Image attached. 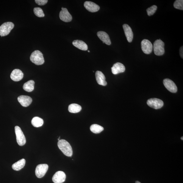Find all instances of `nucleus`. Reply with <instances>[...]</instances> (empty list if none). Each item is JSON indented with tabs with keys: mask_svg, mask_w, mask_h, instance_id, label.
Here are the masks:
<instances>
[{
	"mask_svg": "<svg viewBox=\"0 0 183 183\" xmlns=\"http://www.w3.org/2000/svg\"><path fill=\"white\" fill-rule=\"evenodd\" d=\"M58 146L64 154L68 157H71L73 155V150L70 143L64 140H60L58 143Z\"/></svg>",
	"mask_w": 183,
	"mask_h": 183,
	"instance_id": "1",
	"label": "nucleus"
},
{
	"mask_svg": "<svg viewBox=\"0 0 183 183\" xmlns=\"http://www.w3.org/2000/svg\"><path fill=\"white\" fill-rule=\"evenodd\" d=\"M30 59L36 65H42L45 62L43 54L40 51L35 50L30 55Z\"/></svg>",
	"mask_w": 183,
	"mask_h": 183,
	"instance_id": "2",
	"label": "nucleus"
},
{
	"mask_svg": "<svg viewBox=\"0 0 183 183\" xmlns=\"http://www.w3.org/2000/svg\"><path fill=\"white\" fill-rule=\"evenodd\" d=\"M165 43L161 40H157L154 43L153 48L154 54L157 56H162L165 52Z\"/></svg>",
	"mask_w": 183,
	"mask_h": 183,
	"instance_id": "3",
	"label": "nucleus"
},
{
	"mask_svg": "<svg viewBox=\"0 0 183 183\" xmlns=\"http://www.w3.org/2000/svg\"><path fill=\"white\" fill-rule=\"evenodd\" d=\"M14 27V24L12 22H8L2 24L0 26V36L2 37L8 35Z\"/></svg>",
	"mask_w": 183,
	"mask_h": 183,
	"instance_id": "4",
	"label": "nucleus"
},
{
	"mask_svg": "<svg viewBox=\"0 0 183 183\" xmlns=\"http://www.w3.org/2000/svg\"><path fill=\"white\" fill-rule=\"evenodd\" d=\"M15 131L16 137L17 142L20 146H23L26 142L25 137L20 127L18 126L15 127Z\"/></svg>",
	"mask_w": 183,
	"mask_h": 183,
	"instance_id": "5",
	"label": "nucleus"
},
{
	"mask_svg": "<svg viewBox=\"0 0 183 183\" xmlns=\"http://www.w3.org/2000/svg\"><path fill=\"white\" fill-rule=\"evenodd\" d=\"M48 165L46 164L38 165L35 169V174L38 178H42L45 176L48 169Z\"/></svg>",
	"mask_w": 183,
	"mask_h": 183,
	"instance_id": "6",
	"label": "nucleus"
},
{
	"mask_svg": "<svg viewBox=\"0 0 183 183\" xmlns=\"http://www.w3.org/2000/svg\"><path fill=\"white\" fill-rule=\"evenodd\" d=\"M147 104L149 107L155 109H160L164 104L163 101L161 100L156 98L148 99L147 101Z\"/></svg>",
	"mask_w": 183,
	"mask_h": 183,
	"instance_id": "7",
	"label": "nucleus"
},
{
	"mask_svg": "<svg viewBox=\"0 0 183 183\" xmlns=\"http://www.w3.org/2000/svg\"><path fill=\"white\" fill-rule=\"evenodd\" d=\"M141 47L144 53L146 54L151 53L153 49V46L151 43L146 39H144L141 41Z\"/></svg>",
	"mask_w": 183,
	"mask_h": 183,
	"instance_id": "8",
	"label": "nucleus"
},
{
	"mask_svg": "<svg viewBox=\"0 0 183 183\" xmlns=\"http://www.w3.org/2000/svg\"><path fill=\"white\" fill-rule=\"evenodd\" d=\"M163 84L167 89L173 93H176L177 91V88L175 83L170 79H166L163 80Z\"/></svg>",
	"mask_w": 183,
	"mask_h": 183,
	"instance_id": "9",
	"label": "nucleus"
},
{
	"mask_svg": "<svg viewBox=\"0 0 183 183\" xmlns=\"http://www.w3.org/2000/svg\"><path fill=\"white\" fill-rule=\"evenodd\" d=\"M62 11L59 13V18L61 20L65 22H69L72 21V17L66 8H62Z\"/></svg>",
	"mask_w": 183,
	"mask_h": 183,
	"instance_id": "10",
	"label": "nucleus"
},
{
	"mask_svg": "<svg viewBox=\"0 0 183 183\" xmlns=\"http://www.w3.org/2000/svg\"><path fill=\"white\" fill-rule=\"evenodd\" d=\"M66 175L63 172H56L52 177V181L55 183H62L65 181Z\"/></svg>",
	"mask_w": 183,
	"mask_h": 183,
	"instance_id": "11",
	"label": "nucleus"
},
{
	"mask_svg": "<svg viewBox=\"0 0 183 183\" xmlns=\"http://www.w3.org/2000/svg\"><path fill=\"white\" fill-rule=\"evenodd\" d=\"M24 77V74L21 70L18 69L14 70L11 74L10 77L13 81L18 82L20 81Z\"/></svg>",
	"mask_w": 183,
	"mask_h": 183,
	"instance_id": "12",
	"label": "nucleus"
},
{
	"mask_svg": "<svg viewBox=\"0 0 183 183\" xmlns=\"http://www.w3.org/2000/svg\"><path fill=\"white\" fill-rule=\"evenodd\" d=\"M18 101L24 107H27L30 106L32 101V98L30 96L21 95L18 98Z\"/></svg>",
	"mask_w": 183,
	"mask_h": 183,
	"instance_id": "13",
	"label": "nucleus"
},
{
	"mask_svg": "<svg viewBox=\"0 0 183 183\" xmlns=\"http://www.w3.org/2000/svg\"><path fill=\"white\" fill-rule=\"evenodd\" d=\"M84 5L85 9L91 12H98L100 8L98 5L91 2H85Z\"/></svg>",
	"mask_w": 183,
	"mask_h": 183,
	"instance_id": "14",
	"label": "nucleus"
},
{
	"mask_svg": "<svg viewBox=\"0 0 183 183\" xmlns=\"http://www.w3.org/2000/svg\"><path fill=\"white\" fill-rule=\"evenodd\" d=\"M125 70V66L123 64L120 63H115L111 68L112 73L114 75L123 73Z\"/></svg>",
	"mask_w": 183,
	"mask_h": 183,
	"instance_id": "15",
	"label": "nucleus"
},
{
	"mask_svg": "<svg viewBox=\"0 0 183 183\" xmlns=\"http://www.w3.org/2000/svg\"><path fill=\"white\" fill-rule=\"evenodd\" d=\"M123 27L127 41L129 43H131L133 38V33L131 27L126 24L123 25Z\"/></svg>",
	"mask_w": 183,
	"mask_h": 183,
	"instance_id": "16",
	"label": "nucleus"
},
{
	"mask_svg": "<svg viewBox=\"0 0 183 183\" xmlns=\"http://www.w3.org/2000/svg\"><path fill=\"white\" fill-rule=\"evenodd\" d=\"M96 81L99 85L106 86L107 83L106 81V77L101 72L97 71L95 73Z\"/></svg>",
	"mask_w": 183,
	"mask_h": 183,
	"instance_id": "17",
	"label": "nucleus"
},
{
	"mask_svg": "<svg viewBox=\"0 0 183 183\" xmlns=\"http://www.w3.org/2000/svg\"><path fill=\"white\" fill-rule=\"evenodd\" d=\"M98 37L103 43L110 45L111 43L109 35L107 33L104 31H99L97 33Z\"/></svg>",
	"mask_w": 183,
	"mask_h": 183,
	"instance_id": "18",
	"label": "nucleus"
},
{
	"mask_svg": "<svg viewBox=\"0 0 183 183\" xmlns=\"http://www.w3.org/2000/svg\"><path fill=\"white\" fill-rule=\"evenodd\" d=\"M72 44L76 48L82 50L86 51L88 49V47L87 44L82 40H75L73 41Z\"/></svg>",
	"mask_w": 183,
	"mask_h": 183,
	"instance_id": "19",
	"label": "nucleus"
},
{
	"mask_svg": "<svg viewBox=\"0 0 183 183\" xmlns=\"http://www.w3.org/2000/svg\"><path fill=\"white\" fill-rule=\"evenodd\" d=\"M26 164V160L24 159H22L15 162L12 165V168L14 170L16 171L20 170L23 168Z\"/></svg>",
	"mask_w": 183,
	"mask_h": 183,
	"instance_id": "20",
	"label": "nucleus"
},
{
	"mask_svg": "<svg viewBox=\"0 0 183 183\" xmlns=\"http://www.w3.org/2000/svg\"><path fill=\"white\" fill-rule=\"evenodd\" d=\"M35 82L33 80L29 81L24 83L23 88L24 90L27 92H31L34 89Z\"/></svg>",
	"mask_w": 183,
	"mask_h": 183,
	"instance_id": "21",
	"label": "nucleus"
},
{
	"mask_svg": "<svg viewBox=\"0 0 183 183\" xmlns=\"http://www.w3.org/2000/svg\"><path fill=\"white\" fill-rule=\"evenodd\" d=\"M82 108L79 105L75 104H71L68 107L69 112L73 113H79L81 111Z\"/></svg>",
	"mask_w": 183,
	"mask_h": 183,
	"instance_id": "22",
	"label": "nucleus"
},
{
	"mask_svg": "<svg viewBox=\"0 0 183 183\" xmlns=\"http://www.w3.org/2000/svg\"><path fill=\"white\" fill-rule=\"evenodd\" d=\"M32 125L35 127L42 126L43 124V120L42 118L38 117H35L32 119L31 121Z\"/></svg>",
	"mask_w": 183,
	"mask_h": 183,
	"instance_id": "23",
	"label": "nucleus"
},
{
	"mask_svg": "<svg viewBox=\"0 0 183 183\" xmlns=\"http://www.w3.org/2000/svg\"><path fill=\"white\" fill-rule=\"evenodd\" d=\"M91 131L94 133L98 134L103 131L104 127L99 125L97 124H93L91 125L90 127Z\"/></svg>",
	"mask_w": 183,
	"mask_h": 183,
	"instance_id": "24",
	"label": "nucleus"
},
{
	"mask_svg": "<svg viewBox=\"0 0 183 183\" xmlns=\"http://www.w3.org/2000/svg\"><path fill=\"white\" fill-rule=\"evenodd\" d=\"M34 14L39 18H43L45 16V14L42 9L40 8H35L34 9Z\"/></svg>",
	"mask_w": 183,
	"mask_h": 183,
	"instance_id": "25",
	"label": "nucleus"
},
{
	"mask_svg": "<svg viewBox=\"0 0 183 183\" xmlns=\"http://www.w3.org/2000/svg\"><path fill=\"white\" fill-rule=\"evenodd\" d=\"M174 7L176 9L183 10V0H177L174 2Z\"/></svg>",
	"mask_w": 183,
	"mask_h": 183,
	"instance_id": "26",
	"label": "nucleus"
},
{
	"mask_svg": "<svg viewBox=\"0 0 183 183\" xmlns=\"http://www.w3.org/2000/svg\"><path fill=\"white\" fill-rule=\"evenodd\" d=\"M157 7L156 5H153L150 8H149L146 9V11L147 12L148 15L149 16H151L153 15L156 12L157 10Z\"/></svg>",
	"mask_w": 183,
	"mask_h": 183,
	"instance_id": "27",
	"label": "nucleus"
},
{
	"mask_svg": "<svg viewBox=\"0 0 183 183\" xmlns=\"http://www.w3.org/2000/svg\"><path fill=\"white\" fill-rule=\"evenodd\" d=\"M36 3L39 5H46L48 1L47 0H35V1Z\"/></svg>",
	"mask_w": 183,
	"mask_h": 183,
	"instance_id": "28",
	"label": "nucleus"
},
{
	"mask_svg": "<svg viewBox=\"0 0 183 183\" xmlns=\"http://www.w3.org/2000/svg\"><path fill=\"white\" fill-rule=\"evenodd\" d=\"M183 46L181 47L180 49V54L181 55V57L183 59Z\"/></svg>",
	"mask_w": 183,
	"mask_h": 183,
	"instance_id": "29",
	"label": "nucleus"
},
{
	"mask_svg": "<svg viewBox=\"0 0 183 183\" xmlns=\"http://www.w3.org/2000/svg\"><path fill=\"white\" fill-rule=\"evenodd\" d=\"M135 183H141L139 181H136V182Z\"/></svg>",
	"mask_w": 183,
	"mask_h": 183,
	"instance_id": "30",
	"label": "nucleus"
},
{
	"mask_svg": "<svg viewBox=\"0 0 183 183\" xmlns=\"http://www.w3.org/2000/svg\"><path fill=\"white\" fill-rule=\"evenodd\" d=\"M183 137H181V140H183Z\"/></svg>",
	"mask_w": 183,
	"mask_h": 183,
	"instance_id": "31",
	"label": "nucleus"
},
{
	"mask_svg": "<svg viewBox=\"0 0 183 183\" xmlns=\"http://www.w3.org/2000/svg\"><path fill=\"white\" fill-rule=\"evenodd\" d=\"M88 52H90V51H88Z\"/></svg>",
	"mask_w": 183,
	"mask_h": 183,
	"instance_id": "32",
	"label": "nucleus"
}]
</instances>
